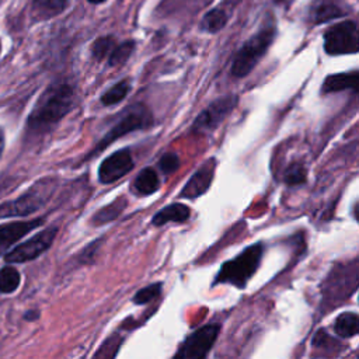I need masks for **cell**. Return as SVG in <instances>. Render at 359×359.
I'll use <instances>...</instances> for the list:
<instances>
[{
  "mask_svg": "<svg viewBox=\"0 0 359 359\" xmlns=\"http://www.w3.org/2000/svg\"><path fill=\"white\" fill-rule=\"evenodd\" d=\"M74 90L66 81H55L39 95L27 118V135L39 136L49 132L74 107Z\"/></svg>",
  "mask_w": 359,
  "mask_h": 359,
  "instance_id": "obj_1",
  "label": "cell"
},
{
  "mask_svg": "<svg viewBox=\"0 0 359 359\" xmlns=\"http://www.w3.org/2000/svg\"><path fill=\"white\" fill-rule=\"evenodd\" d=\"M153 122H154L153 114L144 104L137 102V104L126 107L121 112V115L118 116L115 123L105 132V135L101 137V140L94 146V149L86 154L84 161L97 157L108 146H111L118 139L126 136L128 133L150 128L153 125Z\"/></svg>",
  "mask_w": 359,
  "mask_h": 359,
  "instance_id": "obj_2",
  "label": "cell"
},
{
  "mask_svg": "<svg viewBox=\"0 0 359 359\" xmlns=\"http://www.w3.org/2000/svg\"><path fill=\"white\" fill-rule=\"evenodd\" d=\"M264 254L262 243H254L245 250H243L233 259L222 264L213 285L229 283L238 289H244L251 276L257 272Z\"/></svg>",
  "mask_w": 359,
  "mask_h": 359,
  "instance_id": "obj_3",
  "label": "cell"
},
{
  "mask_svg": "<svg viewBox=\"0 0 359 359\" xmlns=\"http://www.w3.org/2000/svg\"><path fill=\"white\" fill-rule=\"evenodd\" d=\"M275 25L266 24L261 31L254 34L236 53L231 63V74L237 79H241L252 72L257 63L266 53L268 48L275 38Z\"/></svg>",
  "mask_w": 359,
  "mask_h": 359,
  "instance_id": "obj_4",
  "label": "cell"
},
{
  "mask_svg": "<svg viewBox=\"0 0 359 359\" xmlns=\"http://www.w3.org/2000/svg\"><path fill=\"white\" fill-rule=\"evenodd\" d=\"M56 188L55 178H42L29 187L17 199L0 205V217L27 216L38 212L48 202Z\"/></svg>",
  "mask_w": 359,
  "mask_h": 359,
  "instance_id": "obj_5",
  "label": "cell"
},
{
  "mask_svg": "<svg viewBox=\"0 0 359 359\" xmlns=\"http://www.w3.org/2000/svg\"><path fill=\"white\" fill-rule=\"evenodd\" d=\"M324 302L334 306L342 304L358 286V261L353 259L348 265H338L332 268L327 279H324Z\"/></svg>",
  "mask_w": 359,
  "mask_h": 359,
  "instance_id": "obj_6",
  "label": "cell"
},
{
  "mask_svg": "<svg viewBox=\"0 0 359 359\" xmlns=\"http://www.w3.org/2000/svg\"><path fill=\"white\" fill-rule=\"evenodd\" d=\"M220 332V324L209 323L191 332L178 346L175 359H202L213 348Z\"/></svg>",
  "mask_w": 359,
  "mask_h": 359,
  "instance_id": "obj_7",
  "label": "cell"
},
{
  "mask_svg": "<svg viewBox=\"0 0 359 359\" xmlns=\"http://www.w3.org/2000/svg\"><path fill=\"white\" fill-rule=\"evenodd\" d=\"M358 25L355 21H342L324 32V50L328 55L356 53L359 49Z\"/></svg>",
  "mask_w": 359,
  "mask_h": 359,
  "instance_id": "obj_8",
  "label": "cell"
},
{
  "mask_svg": "<svg viewBox=\"0 0 359 359\" xmlns=\"http://www.w3.org/2000/svg\"><path fill=\"white\" fill-rule=\"evenodd\" d=\"M238 97L234 94L222 95L212 101L201 114L195 118L191 132L192 133H210L216 130L220 123L230 115L233 108L237 105Z\"/></svg>",
  "mask_w": 359,
  "mask_h": 359,
  "instance_id": "obj_9",
  "label": "cell"
},
{
  "mask_svg": "<svg viewBox=\"0 0 359 359\" xmlns=\"http://www.w3.org/2000/svg\"><path fill=\"white\" fill-rule=\"evenodd\" d=\"M57 233V227H48L27 241L18 244L8 252H4V259L6 262L10 264H22L27 261H32L41 254H43L53 243L55 237Z\"/></svg>",
  "mask_w": 359,
  "mask_h": 359,
  "instance_id": "obj_10",
  "label": "cell"
},
{
  "mask_svg": "<svg viewBox=\"0 0 359 359\" xmlns=\"http://www.w3.org/2000/svg\"><path fill=\"white\" fill-rule=\"evenodd\" d=\"M135 165L129 149H119L105 157L98 167V181L101 184H112L132 171Z\"/></svg>",
  "mask_w": 359,
  "mask_h": 359,
  "instance_id": "obj_11",
  "label": "cell"
},
{
  "mask_svg": "<svg viewBox=\"0 0 359 359\" xmlns=\"http://www.w3.org/2000/svg\"><path fill=\"white\" fill-rule=\"evenodd\" d=\"M215 165L216 161L215 158H209L203 163V165H201L187 181V184L182 187L181 192H180V198H185V199H195L198 196H201L202 194H205L212 181H213V175H215Z\"/></svg>",
  "mask_w": 359,
  "mask_h": 359,
  "instance_id": "obj_12",
  "label": "cell"
},
{
  "mask_svg": "<svg viewBox=\"0 0 359 359\" xmlns=\"http://www.w3.org/2000/svg\"><path fill=\"white\" fill-rule=\"evenodd\" d=\"M42 223L43 219L38 217L25 222H10L0 224V255H3L14 243H17L20 238H22Z\"/></svg>",
  "mask_w": 359,
  "mask_h": 359,
  "instance_id": "obj_13",
  "label": "cell"
},
{
  "mask_svg": "<svg viewBox=\"0 0 359 359\" xmlns=\"http://www.w3.org/2000/svg\"><path fill=\"white\" fill-rule=\"evenodd\" d=\"M348 13V6L344 0H314L309 8V20L313 24H321Z\"/></svg>",
  "mask_w": 359,
  "mask_h": 359,
  "instance_id": "obj_14",
  "label": "cell"
},
{
  "mask_svg": "<svg viewBox=\"0 0 359 359\" xmlns=\"http://www.w3.org/2000/svg\"><path fill=\"white\" fill-rule=\"evenodd\" d=\"M189 216H191V210L185 203L174 202V203L167 205L163 209L157 210L154 213V216L151 217V224L156 227H161L170 222L184 223L189 219Z\"/></svg>",
  "mask_w": 359,
  "mask_h": 359,
  "instance_id": "obj_15",
  "label": "cell"
},
{
  "mask_svg": "<svg viewBox=\"0 0 359 359\" xmlns=\"http://www.w3.org/2000/svg\"><path fill=\"white\" fill-rule=\"evenodd\" d=\"M358 88V72L349 73H337L325 77L321 86V94L339 93L344 90H356Z\"/></svg>",
  "mask_w": 359,
  "mask_h": 359,
  "instance_id": "obj_16",
  "label": "cell"
},
{
  "mask_svg": "<svg viewBox=\"0 0 359 359\" xmlns=\"http://www.w3.org/2000/svg\"><path fill=\"white\" fill-rule=\"evenodd\" d=\"M160 188V178L153 167L143 168L133 181V191L140 196H149Z\"/></svg>",
  "mask_w": 359,
  "mask_h": 359,
  "instance_id": "obj_17",
  "label": "cell"
},
{
  "mask_svg": "<svg viewBox=\"0 0 359 359\" xmlns=\"http://www.w3.org/2000/svg\"><path fill=\"white\" fill-rule=\"evenodd\" d=\"M126 205H128V201L121 196V198L115 199L114 202H111V203L102 206L101 209H98V210L93 215V217H91V220H90L91 224H93V226H104V224H107V223L115 220V219L123 212V209L126 208Z\"/></svg>",
  "mask_w": 359,
  "mask_h": 359,
  "instance_id": "obj_18",
  "label": "cell"
},
{
  "mask_svg": "<svg viewBox=\"0 0 359 359\" xmlns=\"http://www.w3.org/2000/svg\"><path fill=\"white\" fill-rule=\"evenodd\" d=\"M67 7V0H32V15L36 20H48L59 15Z\"/></svg>",
  "mask_w": 359,
  "mask_h": 359,
  "instance_id": "obj_19",
  "label": "cell"
},
{
  "mask_svg": "<svg viewBox=\"0 0 359 359\" xmlns=\"http://www.w3.org/2000/svg\"><path fill=\"white\" fill-rule=\"evenodd\" d=\"M334 331L338 337H342V338L355 337L359 331L358 314L353 311L341 313L334 323Z\"/></svg>",
  "mask_w": 359,
  "mask_h": 359,
  "instance_id": "obj_20",
  "label": "cell"
},
{
  "mask_svg": "<svg viewBox=\"0 0 359 359\" xmlns=\"http://www.w3.org/2000/svg\"><path fill=\"white\" fill-rule=\"evenodd\" d=\"M130 91V81L123 79L121 81H118L116 84H114L112 87H109L100 98L101 104L105 107H111L115 104H119L122 100L126 98V95Z\"/></svg>",
  "mask_w": 359,
  "mask_h": 359,
  "instance_id": "obj_21",
  "label": "cell"
},
{
  "mask_svg": "<svg viewBox=\"0 0 359 359\" xmlns=\"http://www.w3.org/2000/svg\"><path fill=\"white\" fill-rule=\"evenodd\" d=\"M227 22V15L223 10L220 8H213L210 11H208L201 22V28L206 32L215 34L217 31H220Z\"/></svg>",
  "mask_w": 359,
  "mask_h": 359,
  "instance_id": "obj_22",
  "label": "cell"
},
{
  "mask_svg": "<svg viewBox=\"0 0 359 359\" xmlns=\"http://www.w3.org/2000/svg\"><path fill=\"white\" fill-rule=\"evenodd\" d=\"M20 272L14 266H4L0 269V293H13L20 286Z\"/></svg>",
  "mask_w": 359,
  "mask_h": 359,
  "instance_id": "obj_23",
  "label": "cell"
},
{
  "mask_svg": "<svg viewBox=\"0 0 359 359\" xmlns=\"http://www.w3.org/2000/svg\"><path fill=\"white\" fill-rule=\"evenodd\" d=\"M133 49H135L133 41H126L119 45H115L108 55V65L112 67L123 65L130 57Z\"/></svg>",
  "mask_w": 359,
  "mask_h": 359,
  "instance_id": "obj_24",
  "label": "cell"
},
{
  "mask_svg": "<svg viewBox=\"0 0 359 359\" xmlns=\"http://www.w3.org/2000/svg\"><path fill=\"white\" fill-rule=\"evenodd\" d=\"M161 289H163V283L161 282H154L151 285H147V286L139 289L132 300H133L135 304H139V306L150 303L161 294Z\"/></svg>",
  "mask_w": 359,
  "mask_h": 359,
  "instance_id": "obj_25",
  "label": "cell"
},
{
  "mask_svg": "<svg viewBox=\"0 0 359 359\" xmlns=\"http://www.w3.org/2000/svg\"><path fill=\"white\" fill-rule=\"evenodd\" d=\"M114 46H115V41L111 35L100 36L91 46V55L95 60H102V59L108 57V55Z\"/></svg>",
  "mask_w": 359,
  "mask_h": 359,
  "instance_id": "obj_26",
  "label": "cell"
},
{
  "mask_svg": "<svg viewBox=\"0 0 359 359\" xmlns=\"http://www.w3.org/2000/svg\"><path fill=\"white\" fill-rule=\"evenodd\" d=\"M283 181L287 185H299L306 181V168L300 163L289 165L283 174Z\"/></svg>",
  "mask_w": 359,
  "mask_h": 359,
  "instance_id": "obj_27",
  "label": "cell"
},
{
  "mask_svg": "<svg viewBox=\"0 0 359 359\" xmlns=\"http://www.w3.org/2000/svg\"><path fill=\"white\" fill-rule=\"evenodd\" d=\"M122 342V338H119L118 335H109V338H107L104 341V344L98 348V351L94 353V358H112L116 355L119 345Z\"/></svg>",
  "mask_w": 359,
  "mask_h": 359,
  "instance_id": "obj_28",
  "label": "cell"
},
{
  "mask_svg": "<svg viewBox=\"0 0 359 359\" xmlns=\"http://www.w3.org/2000/svg\"><path fill=\"white\" fill-rule=\"evenodd\" d=\"M178 167H180V157L175 153H171V151L164 153L158 160V170L165 175L172 174L174 171H177Z\"/></svg>",
  "mask_w": 359,
  "mask_h": 359,
  "instance_id": "obj_29",
  "label": "cell"
},
{
  "mask_svg": "<svg viewBox=\"0 0 359 359\" xmlns=\"http://www.w3.org/2000/svg\"><path fill=\"white\" fill-rule=\"evenodd\" d=\"M100 243H101V240L98 238V240H94L91 244L86 245L80 251V254L77 255L79 264H91L94 261V258H95V254H97L98 248H100Z\"/></svg>",
  "mask_w": 359,
  "mask_h": 359,
  "instance_id": "obj_30",
  "label": "cell"
},
{
  "mask_svg": "<svg viewBox=\"0 0 359 359\" xmlns=\"http://www.w3.org/2000/svg\"><path fill=\"white\" fill-rule=\"evenodd\" d=\"M38 318H39V311L38 310H28L24 314V320H27V321H34V320H38Z\"/></svg>",
  "mask_w": 359,
  "mask_h": 359,
  "instance_id": "obj_31",
  "label": "cell"
},
{
  "mask_svg": "<svg viewBox=\"0 0 359 359\" xmlns=\"http://www.w3.org/2000/svg\"><path fill=\"white\" fill-rule=\"evenodd\" d=\"M3 150H4V135H3V130L0 128V157L3 154Z\"/></svg>",
  "mask_w": 359,
  "mask_h": 359,
  "instance_id": "obj_32",
  "label": "cell"
},
{
  "mask_svg": "<svg viewBox=\"0 0 359 359\" xmlns=\"http://www.w3.org/2000/svg\"><path fill=\"white\" fill-rule=\"evenodd\" d=\"M90 3H93V4H98V3H102V1H105V0H88Z\"/></svg>",
  "mask_w": 359,
  "mask_h": 359,
  "instance_id": "obj_33",
  "label": "cell"
},
{
  "mask_svg": "<svg viewBox=\"0 0 359 359\" xmlns=\"http://www.w3.org/2000/svg\"><path fill=\"white\" fill-rule=\"evenodd\" d=\"M276 3H286V1H289V0H275Z\"/></svg>",
  "mask_w": 359,
  "mask_h": 359,
  "instance_id": "obj_34",
  "label": "cell"
},
{
  "mask_svg": "<svg viewBox=\"0 0 359 359\" xmlns=\"http://www.w3.org/2000/svg\"><path fill=\"white\" fill-rule=\"evenodd\" d=\"M0 50H1V43H0Z\"/></svg>",
  "mask_w": 359,
  "mask_h": 359,
  "instance_id": "obj_35",
  "label": "cell"
}]
</instances>
